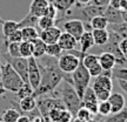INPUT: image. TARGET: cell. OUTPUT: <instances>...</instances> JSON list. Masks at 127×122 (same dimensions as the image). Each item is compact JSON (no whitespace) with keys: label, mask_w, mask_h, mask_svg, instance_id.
<instances>
[{"label":"cell","mask_w":127,"mask_h":122,"mask_svg":"<svg viewBox=\"0 0 127 122\" xmlns=\"http://www.w3.org/2000/svg\"><path fill=\"white\" fill-rule=\"evenodd\" d=\"M48 5H50V2L47 0H33L30 5V12L28 13L40 18V17L46 14Z\"/></svg>","instance_id":"9a60e30c"},{"label":"cell","mask_w":127,"mask_h":122,"mask_svg":"<svg viewBox=\"0 0 127 122\" xmlns=\"http://www.w3.org/2000/svg\"><path fill=\"white\" fill-rule=\"evenodd\" d=\"M117 81H118V85L119 87L125 92V94H127V81L126 80H121V79H117Z\"/></svg>","instance_id":"ee69618b"},{"label":"cell","mask_w":127,"mask_h":122,"mask_svg":"<svg viewBox=\"0 0 127 122\" xmlns=\"http://www.w3.org/2000/svg\"><path fill=\"white\" fill-rule=\"evenodd\" d=\"M19 116H20V113L14 108L6 109V110H4L2 114H1V119H2L4 122H17Z\"/></svg>","instance_id":"603a6c76"},{"label":"cell","mask_w":127,"mask_h":122,"mask_svg":"<svg viewBox=\"0 0 127 122\" xmlns=\"http://www.w3.org/2000/svg\"><path fill=\"white\" fill-rule=\"evenodd\" d=\"M88 122H98V121H96V120H93V119H91V120H90Z\"/></svg>","instance_id":"f5cc1de1"},{"label":"cell","mask_w":127,"mask_h":122,"mask_svg":"<svg viewBox=\"0 0 127 122\" xmlns=\"http://www.w3.org/2000/svg\"><path fill=\"white\" fill-rule=\"evenodd\" d=\"M98 114L102 115V116H109L112 112H111V104L107 100L105 101H99L98 103Z\"/></svg>","instance_id":"d6a6232c"},{"label":"cell","mask_w":127,"mask_h":122,"mask_svg":"<svg viewBox=\"0 0 127 122\" xmlns=\"http://www.w3.org/2000/svg\"><path fill=\"white\" fill-rule=\"evenodd\" d=\"M112 77L114 79H121V80H126L127 81V68L121 67V68H115L112 69Z\"/></svg>","instance_id":"8d00e7d4"},{"label":"cell","mask_w":127,"mask_h":122,"mask_svg":"<svg viewBox=\"0 0 127 122\" xmlns=\"http://www.w3.org/2000/svg\"><path fill=\"white\" fill-rule=\"evenodd\" d=\"M38 20H39L38 17H35V15H33L31 13H27V15L18 23V26H19V28H23V27L38 28Z\"/></svg>","instance_id":"44dd1931"},{"label":"cell","mask_w":127,"mask_h":122,"mask_svg":"<svg viewBox=\"0 0 127 122\" xmlns=\"http://www.w3.org/2000/svg\"><path fill=\"white\" fill-rule=\"evenodd\" d=\"M60 93H61V101H63L65 108L72 114V116L73 115L75 116L77 112L82 107V100L79 98V95L77 94L72 85L65 80L61 86Z\"/></svg>","instance_id":"7a4b0ae2"},{"label":"cell","mask_w":127,"mask_h":122,"mask_svg":"<svg viewBox=\"0 0 127 122\" xmlns=\"http://www.w3.org/2000/svg\"><path fill=\"white\" fill-rule=\"evenodd\" d=\"M17 122H32V120L28 118V116H21V115H20Z\"/></svg>","instance_id":"bcb514c9"},{"label":"cell","mask_w":127,"mask_h":122,"mask_svg":"<svg viewBox=\"0 0 127 122\" xmlns=\"http://www.w3.org/2000/svg\"><path fill=\"white\" fill-rule=\"evenodd\" d=\"M91 0H75V6H85V5L90 4Z\"/></svg>","instance_id":"f6af8a7d"},{"label":"cell","mask_w":127,"mask_h":122,"mask_svg":"<svg viewBox=\"0 0 127 122\" xmlns=\"http://www.w3.org/2000/svg\"><path fill=\"white\" fill-rule=\"evenodd\" d=\"M21 41H23V34H21V29L20 28L17 29V31H14L8 36L4 38V44H8V42H21Z\"/></svg>","instance_id":"d590c367"},{"label":"cell","mask_w":127,"mask_h":122,"mask_svg":"<svg viewBox=\"0 0 127 122\" xmlns=\"http://www.w3.org/2000/svg\"><path fill=\"white\" fill-rule=\"evenodd\" d=\"M60 34H61L60 27L54 25V26L47 28V29H44V31L39 32V38L45 42L46 45L47 44H55V42H58V39H59Z\"/></svg>","instance_id":"30bf717a"},{"label":"cell","mask_w":127,"mask_h":122,"mask_svg":"<svg viewBox=\"0 0 127 122\" xmlns=\"http://www.w3.org/2000/svg\"><path fill=\"white\" fill-rule=\"evenodd\" d=\"M107 101L111 104V112H112V114L120 112L125 107V103H126L124 95L120 94V93H111Z\"/></svg>","instance_id":"5bb4252c"},{"label":"cell","mask_w":127,"mask_h":122,"mask_svg":"<svg viewBox=\"0 0 127 122\" xmlns=\"http://www.w3.org/2000/svg\"><path fill=\"white\" fill-rule=\"evenodd\" d=\"M91 77L92 76L88 73V69L80 61V65L78 66V68L71 74V79H72L71 85L75 89V92H77V94L79 95L80 99H82V95L86 91V88L90 86Z\"/></svg>","instance_id":"5b68a950"},{"label":"cell","mask_w":127,"mask_h":122,"mask_svg":"<svg viewBox=\"0 0 127 122\" xmlns=\"http://www.w3.org/2000/svg\"><path fill=\"white\" fill-rule=\"evenodd\" d=\"M92 88L98 98V101H105L108 99L113 89L112 71H104L102 74L95 77Z\"/></svg>","instance_id":"3957f363"},{"label":"cell","mask_w":127,"mask_h":122,"mask_svg":"<svg viewBox=\"0 0 127 122\" xmlns=\"http://www.w3.org/2000/svg\"><path fill=\"white\" fill-rule=\"evenodd\" d=\"M92 113L90 112V110H87L85 107H81V108L79 109L77 112V115H75V118H79V119H81V120H84V121H90L92 119Z\"/></svg>","instance_id":"74e56055"},{"label":"cell","mask_w":127,"mask_h":122,"mask_svg":"<svg viewBox=\"0 0 127 122\" xmlns=\"http://www.w3.org/2000/svg\"><path fill=\"white\" fill-rule=\"evenodd\" d=\"M124 0H109V6H112L114 8H119L121 9V5H123Z\"/></svg>","instance_id":"7bdbcfd3"},{"label":"cell","mask_w":127,"mask_h":122,"mask_svg":"<svg viewBox=\"0 0 127 122\" xmlns=\"http://www.w3.org/2000/svg\"><path fill=\"white\" fill-rule=\"evenodd\" d=\"M1 25H2V35H4V38L8 36L14 31L19 29L18 23L14 21V20H5V21H2Z\"/></svg>","instance_id":"cb8c5ba5"},{"label":"cell","mask_w":127,"mask_h":122,"mask_svg":"<svg viewBox=\"0 0 127 122\" xmlns=\"http://www.w3.org/2000/svg\"><path fill=\"white\" fill-rule=\"evenodd\" d=\"M32 94H33V88L31 87L30 83H24L23 86L15 92V96L19 100L23 99V98H26V96H31Z\"/></svg>","instance_id":"4dcf8cb0"},{"label":"cell","mask_w":127,"mask_h":122,"mask_svg":"<svg viewBox=\"0 0 127 122\" xmlns=\"http://www.w3.org/2000/svg\"><path fill=\"white\" fill-rule=\"evenodd\" d=\"M0 81L2 82L6 91L12 92V93H15L25 83L23 81V79L20 77V75L14 71V68L6 61H5V63H1V77H0Z\"/></svg>","instance_id":"277c9868"},{"label":"cell","mask_w":127,"mask_h":122,"mask_svg":"<svg viewBox=\"0 0 127 122\" xmlns=\"http://www.w3.org/2000/svg\"><path fill=\"white\" fill-rule=\"evenodd\" d=\"M61 28L64 29V32L73 35L78 41L80 39V36L82 35V33L86 31L85 23H82L79 19H68L66 21H64L61 24Z\"/></svg>","instance_id":"ba28073f"},{"label":"cell","mask_w":127,"mask_h":122,"mask_svg":"<svg viewBox=\"0 0 127 122\" xmlns=\"http://www.w3.org/2000/svg\"><path fill=\"white\" fill-rule=\"evenodd\" d=\"M0 52H1V50H0ZM1 63H2V62L0 61V77H1Z\"/></svg>","instance_id":"816d5d0a"},{"label":"cell","mask_w":127,"mask_h":122,"mask_svg":"<svg viewBox=\"0 0 127 122\" xmlns=\"http://www.w3.org/2000/svg\"><path fill=\"white\" fill-rule=\"evenodd\" d=\"M98 103L99 102H82V107L90 110L92 115H96L98 114Z\"/></svg>","instance_id":"ab89813d"},{"label":"cell","mask_w":127,"mask_h":122,"mask_svg":"<svg viewBox=\"0 0 127 122\" xmlns=\"http://www.w3.org/2000/svg\"><path fill=\"white\" fill-rule=\"evenodd\" d=\"M96 62H99V59H98V55L96 54H88V53H86L81 60V63L87 69L90 67H92L93 65H95Z\"/></svg>","instance_id":"836d02e7"},{"label":"cell","mask_w":127,"mask_h":122,"mask_svg":"<svg viewBox=\"0 0 127 122\" xmlns=\"http://www.w3.org/2000/svg\"><path fill=\"white\" fill-rule=\"evenodd\" d=\"M57 14H58V9H57V7H55L53 4H50L48 5V7H47V11H46V14L45 15H47V17H50V18L52 19H57Z\"/></svg>","instance_id":"60d3db41"},{"label":"cell","mask_w":127,"mask_h":122,"mask_svg":"<svg viewBox=\"0 0 127 122\" xmlns=\"http://www.w3.org/2000/svg\"><path fill=\"white\" fill-rule=\"evenodd\" d=\"M47 1H48L50 4H53V2H54V1H57V0H47Z\"/></svg>","instance_id":"f907efd6"},{"label":"cell","mask_w":127,"mask_h":122,"mask_svg":"<svg viewBox=\"0 0 127 122\" xmlns=\"http://www.w3.org/2000/svg\"><path fill=\"white\" fill-rule=\"evenodd\" d=\"M88 73H90V75L93 77H96L99 76L100 74H102L104 73V69H102V67L100 66L99 62H96L95 65H93L92 67L88 68Z\"/></svg>","instance_id":"f35d334b"},{"label":"cell","mask_w":127,"mask_h":122,"mask_svg":"<svg viewBox=\"0 0 127 122\" xmlns=\"http://www.w3.org/2000/svg\"><path fill=\"white\" fill-rule=\"evenodd\" d=\"M19 49H20V56H23V58L28 59V58L33 56V46H32V41L23 40L20 42Z\"/></svg>","instance_id":"d4e9b609"},{"label":"cell","mask_w":127,"mask_h":122,"mask_svg":"<svg viewBox=\"0 0 127 122\" xmlns=\"http://www.w3.org/2000/svg\"><path fill=\"white\" fill-rule=\"evenodd\" d=\"M71 122H87V121H84V120H81V119H79V118H74Z\"/></svg>","instance_id":"681fc988"},{"label":"cell","mask_w":127,"mask_h":122,"mask_svg":"<svg viewBox=\"0 0 127 122\" xmlns=\"http://www.w3.org/2000/svg\"><path fill=\"white\" fill-rule=\"evenodd\" d=\"M6 88L4 87V85H2V82L0 81V96H2V95H5V93H6Z\"/></svg>","instance_id":"7dc6e473"},{"label":"cell","mask_w":127,"mask_h":122,"mask_svg":"<svg viewBox=\"0 0 127 122\" xmlns=\"http://www.w3.org/2000/svg\"><path fill=\"white\" fill-rule=\"evenodd\" d=\"M121 13H123L124 23H126V24H127V9H123V11H121Z\"/></svg>","instance_id":"c3c4849f"},{"label":"cell","mask_w":127,"mask_h":122,"mask_svg":"<svg viewBox=\"0 0 127 122\" xmlns=\"http://www.w3.org/2000/svg\"><path fill=\"white\" fill-rule=\"evenodd\" d=\"M19 107L25 113L32 112V110H34L36 108V99L34 96H32V95L23 98V99L19 100Z\"/></svg>","instance_id":"ac0fdd59"},{"label":"cell","mask_w":127,"mask_h":122,"mask_svg":"<svg viewBox=\"0 0 127 122\" xmlns=\"http://www.w3.org/2000/svg\"><path fill=\"white\" fill-rule=\"evenodd\" d=\"M82 102H99L98 101V98H96V95H95L94 91H93V88L91 86H88L86 88V91L82 95Z\"/></svg>","instance_id":"e575fe53"},{"label":"cell","mask_w":127,"mask_h":122,"mask_svg":"<svg viewBox=\"0 0 127 122\" xmlns=\"http://www.w3.org/2000/svg\"><path fill=\"white\" fill-rule=\"evenodd\" d=\"M109 0H91L90 5H94V6H101V7H106L108 6Z\"/></svg>","instance_id":"b9f144b4"},{"label":"cell","mask_w":127,"mask_h":122,"mask_svg":"<svg viewBox=\"0 0 127 122\" xmlns=\"http://www.w3.org/2000/svg\"><path fill=\"white\" fill-rule=\"evenodd\" d=\"M54 25H55V20L50 18V17H47V15H42L38 20V29H39V32L47 29V28L52 27Z\"/></svg>","instance_id":"4316f807"},{"label":"cell","mask_w":127,"mask_h":122,"mask_svg":"<svg viewBox=\"0 0 127 122\" xmlns=\"http://www.w3.org/2000/svg\"><path fill=\"white\" fill-rule=\"evenodd\" d=\"M2 21H4V20H2V19H1V17H0V24H2Z\"/></svg>","instance_id":"db71d44e"},{"label":"cell","mask_w":127,"mask_h":122,"mask_svg":"<svg viewBox=\"0 0 127 122\" xmlns=\"http://www.w3.org/2000/svg\"><path fill=\"white\" fill-rule=\"evenodd\" d=\"M0 55L4 56V59L6 62H8L12 67L14 68V71L18 73L20 77L23 79V81L25 83H28V59L19 56V58H12L6 53H1Z\"/></svg>","instance_id":"8992f818"},{"label":"cell","mask_w":127,"mask_h":122,"mask_svg":"<svg viewBox=\"0 0 127 122\" xmlns=\"http://www.w3.org/2000/svg\"><path fill=\"white\" fill-rule=\"evenodd\" d=\"M36 62L41 73V80L38 88L33 91L32 94V96H34L35 99L41 95L53 92L64 80L65 75H67L60 71L58 66V58H53L45 54L44 56L36 59Z\"/></svg>","instance_id":"6da1fadb"},{"label":"cell","mask_w":127,"mask_h":122,"mask_svg":"<svg viewBox=\"0 0 127 122\" xmlns=\"http://www.w3.org/2000/svg\"><path fill=\"white\" fill-rule=\"evenodd\" d=\"M102 122H127V107H124L118 113L112 114Z\"/></svg>","instance_id":"484cf974"},{"label":"cell","mask_w":127,"mask_h":122,"mask_svg":"<svg viewBox=\"0 0 127 122\" xmlns=\"http://www.w3.org/2000/svg\"><path fill=\"white\" fill-rule=\"evenodd\" d=\"M61 54H63V49L60 48L58 42L46 45V55H50V56H53V58H59Z\"/></svg>","instance_id":"f546056e"},{"label":"cell","mask_w":127,"mask_h":122,"mask_svg":"<svg viewBox=\"0 0 127 122\" xmlns=\"http://www.w3.org/2000/svg\"><path fill=\"white\" fill-rule=\"evenodd\" d=\"M58 45L63 52H68V50L75 49L78 46V40L73 35L68 34L66 32H61L59 39H58Z\"/></svg>","instance_id":"8fae6325"},{"label":"cell","mask_w":127,"mask_h":122,"mask_svg":"<svg viewBox=\"0 0 127 122\" xmlns=\"http://www.w3.org/2000/svg\"><path fill=\"white\" fill-rule=\"evenodd\" d=\"M53 5L57 7L58 11L64 13V12H66L68 9H71L75 5V0H57V1L53 2Z\"/></svg>","instance_id":"83f0119b"},{"label":"cell","mask_w":127,"mask_h":122,"mask_svg":"<svg viewBox=\"0 0 127 122\" xmlns=\"http://www.w3.org/2000/svg\"><path fill=\"white\" fill-rule=\"evenodd\" d=\"M88 25H90L91 29H105L108 27L109 24L104 15H96L90 20Z\"/></svg>","instance_id":"ffe728a7"},{"label":"cell","mask_w":127,"mask_h":122,"mask_svg":"<svg viewBox=\"0 0 127 122\" xmlns=\"http://www.w3.org/2000/svg\"><path fill=\"white\" fill-rule=\"evenodd\" d=\"M5 46L7 47V54L9 56H12V58L20 56V49H19L20 42H8V44H5Z\"/></svg>","instance_id":"1f68e13d"},{"label":"cell","mask_w":127,"mask_h":122,"mask_svg":"<svg viewBox=\"0 0 127 122\" xmlns=\"http://www.w3.org/2000/svg\"><path fill=\"white\" fill-rule=\"evenodd\" d=\"M32 46H33V58L39 59L46 54V44L40 38H36L32 41Z\"/></svg>","instance_id":"d6986e66"},{"label":"cell","mask_w":127,"mask_h":122,"mask_svg":"<svg viewBox=\"0 0 127 122\" xmlns=\"http://www.w3.org/2000/svg\"><path fill=\"white\" fill-rule=\"evenodd\" d=\"M41 80V73L38 66L35 58H28V83L31 85L33 91H35Z\"/></svg>","instance_id":"9c48e42d"},{"label":"cell","mask_w":127,"mask_h":122,"mask_svg":"<svg viewBox=\"0 0 127 122\" xmlns=\"http://www.w3.org/2000/svg\"><path fill=\"white\" fill-rule=\"evenodd\" d=\"M100 66L102 67L104 71H112L115 65H117V59L115 55L111 52H102L100 55H98Z\"/></svg>","instance_id":"7c38bea8"},{"label":"cell","mask_w":127,"mask_h":122,"mask_svg":"<svg viewBox=\"0 0 127 122\" xmlns=\"http://www.w3.org/2000/svg\"><path fill=\"white\" fill-rule=\"evenodd\" d=\"M78 44H80V50L82 53H87L88 50L93 48L95 46L94 39H93V34L92 31H85L80 36V39L78 41Z\"/></svg>","instance_id":"2e32d148"},{"label":"cell","mask_w":127,"mask_h":122,"mask_svg":"<svg viewBox=\"0 0 127 122\" xmlns=\"http://www.w3.org/2000/svg\"><path fill=\"white\" fill-rule=\"evenodd\" d=\"M21 34H23V40L25 41H33L34 39L39 38V29L35 27H23Z\"/></svg>","instance_id":"7402d4cb"},{"label":"cell","mask_w":127,"mask_h":122,"mask_svg":"<svg viewBox=\"0 0 127 122\" xmlns=\"http://www.w3.org/2000/svg\"><path fill=\"white\" fill-rule=\"evenodd\" d=\"M111 29L118 33L123 39H127V24L126 23H120V24H109L108 25Z\"/></svg>","instance_id":"f1b7e54d"},{"label":"cell","mask_w":127,"mask_h":122,"mask_svg":"<svg viewBox=\"0 0 127 122\" xmlns=\"http://www.w3.org/2000/svg\"><path fill=\"white\" fill-rule=\"evenodd\" d=\"M80 65V59L74 54L66 52L58 58V66L64 74H72Z\"/></svg>","instance_id":"52a82bcc"},{"label":"cell","mask_w":127,"mask_h":122,"mask_svg":"<svg viewBox=\"0 0 127 122\" xmlns=\"http://www.w3.org/2000/svg\"><path fill=\"white\" fill-rule=\"evenodd\" d=\"M92 34H93L95 46L101 47L109 39V32L107 31V28H105V29H92Z\"/></svg>","instance_id":"e0dca14e"},{"label":"cell","mask_w":127,"mask_h":122,"mask_svg":"<svg viewBox=\"0 0 127 122\" xmlns=\"http://www.w3.org/2000/svg\"><path fill=\"white\" fill-rule=\"evenodd\" d=\"M102 15L107 19L108 24H120V23H123L124 21L121 9L114 8V7L109 6V5L108 6H106V8H105Z\"/></svg>","instance_id":"4fadbf2b"}]
</instances>
